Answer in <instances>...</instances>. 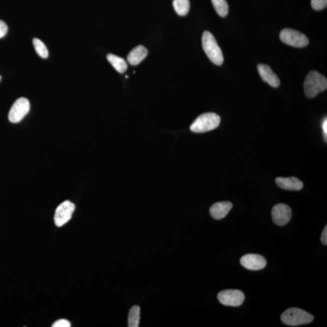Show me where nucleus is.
<instances>
[{
	"mask_svg": "<svg viewBox=\"0 0 327 327\" xmlns=\"http://www.w3.org/2000/svg\"><path fill=\"white\" fill-rule=\"evenodd\" d=\"M327 88V79L316 70L311 71L306 76L304 83V93L307 98L316 97Z\"/></svg>",
	"mask_w": 327,
	"mask_h": 327,
	"instance_id": "f257e3e1",
	"label": "nucleus"
},
{
	"mask_svg": "<svg viewBox=\"0 0 327 327\" xmlns=\"http://www.w3.org/2000/svg\"><path fill=\"white\" fill-rule=\"evenodd\" d=\"M202 44L205 53L213 63L217 65L223 64L224 56L217 40L209 31H205L202 37Z\"/></svg>",
	"mask_w": 327,
	"mask_h": 327,
	"instance_id": "f03ea898",
	"label": "nucleus"
},
{
	"mask_svg": "<svg viewBox=\"0 0 327 327\" xmlns=\"http://www.w3.org/2000/svg\"><path fill=\"white\" fill-rule=\"evenodd\" d=\"M281 320L286 325L298 326L311 323L314 317L309 313L298 308L287 309L281 317Z\"/></svg>",
	"mask_w": 327,
	"mask_h": 327,
	"instance_id": "7ed1b4c3",
	"label": "nucleus"
},
{
	"mask_svg": "<svg viewBox=\"0 0 327 327\" xmlns=\"http://www.w3.org/2000/svg\"><path fill=\"white\" fill-rule=\"evenodd\" d=\"M220 116L215 113H206L199 116L190 126L195 133H204L214 130L220 125Z\"/></svg>",
	"mask_w": 327,
	"mask_h": 327,
	"instance_id": "20e7f679",
	"label": "nucleus"
},
{
	"mask_svg": "<svg viewBox=\"0 0 327 327\" xmlns=\"http://www.w3.org/2000/svg\"><path fill=\"white\" fill-rule=\"evenodd\" d=\"M280 36L284 43L295 47H306L309 43V39L305 34L289 28L281 31Z\"/></svg>",
	"mask_w": 327,
	"mask_h": 327,
	"instance_id": "39448f33",
	"label": "nucleus"
},
{
	"mask_svg": "<svg viewBox=\"0 0 327 327\" xmlns=\"http://www.w3.org/2000/svg\"><path fill=\"white\" fill-rule=\"evenodd\" d=\"M30 110V102L27 98H20L14 102L8 113V120L12 123L20 122Z\"/></svg>",
	"mask_w": 327,
	"mask_h": 327,
	"instance_id": "423d86ee",
	"label": "nucleus"
},
{
	"mask_svg": "<svg viewBox=\"0 0 327 327\" xmlns=\"http://www.w3.org/2000/svg\"><path fill=\"white\" fill-rule=\"evenodd\" d=\"M218 299L224 306L239 307L243 304L245 296L238 290H226L219 293Z\"/></svg>",
	"mask_w": 327,
	"mask_h": 327,
	"instance_id": "0eeeda50",
	"label": "nucleus"
},
{
	"mask_svg": "<svg viewBox=\"0 0 327 327\" xmlns=\"http://www.w3.org/2000/svg\"><path fill=\"white\" fill-rule=\"evenodd\" d=\"M75 209V204L69 201H65L59 205L54 216L55 225L58 227L63 226L72 218Z\"/></svg>",
	"mask_w": 327,
	"mask_h": 327,
	"instance_id": "6e6552de",
	"label": "nucleus"
},
{
	"mask_svg": "<svg viewBox=\"0 0 327 327\" xmlns=\"http://www.w3.org/2000/svg\"><path fill=\"white\" fill-rule=\"evenodd\" d=\"M292 210L288 205L278 204L273 207L272 217L276 225L284 226L289 223L292 218Z\"/></svg>",
	"mask_w": 327,
	"mask_h": 327,
	"instance_id": "1a4fd4ad",
	"label": "nucleus"
},
{
	"mask_svg": "<svg viewBox=\"0 0 327 327\" xmlns=\"http://www.w3.org/2000/svg\"><path fill=\"white\" fill-rule=\"evenodd\" d=\"M242 266L250 270H260L265 268L267 264L266 259L258 254H247L241 258Z\"/></svg>",
	"mask_w": 327,
	"mask_h": 327,
	"instance_id": "9d476101",
	"label": "nucleus"
},
{
	"mask_svg": "<svg viewBox=\"0 0 327 327\" xmlns=\"http://www.w3.org/2000/svg\"><path fill=\"white\" fill-rule=\"evenodd\" d=\"M259 73L263 80L270 86L278 87L280 86V80L277 74L274 72L268 65L260 64L258 65Z\"/></svg>",
	"mask_w": 327,
	"mask_h": 327,
	"instance_id": "9b49d317",
	"label": "nucleus"
},
{
	"mask_svg": "<svg viewBox=\"0 0 327 327\" xmlns=\"http://www.w3.org/2000/svg\"><path fill=\"white\" fill-rule=\"evenodd\" d=\"M232 207L233 204L231 202H220L212 205L210 209V213L213 219L220 220L228 215Z\"/></svg>",
	"mask_w": 327,
	"mask_h": 327,
	"instance_id": "f8f14e48",
	"label": "nucleus"
},
{
	"mask_svg": "<svg viewBox=\"0 0 327 327\" xmlns=\"http://www.w3.org/2000/svg\"><path fill=\"white\" fill-rule=\"evenodd\" d=\"M276 183L281 189L292 190H300L303 189L304 184L302 181L296 177L283 178L278 177L276 178Z\"/></svg>",
	"mask_w": 327,
	"mask_h": 327,
	"instance_id": "ddd939ff",
	"label": "nucleus"
},
{
	"mask_svg": "<svg viewBox=\"0 0 327 327\" xmlns=\"http://www.w3.org/2000/svg\"><path fill=\"white\" fill-rule=\"evenodd\" d=\"M148 51L146 47L143 45H138L129 53L127 61L131 65H138L146 57Z\"/></svg>",
	"mask_w": 327,
	"mask_h": 327,
	"instance_id": "4468645a",
	"label": "nucleus"
},
{
	"mask_svg": "<svg viewBox=\"0 0 327 327\" xmlns=\"http://www.w3.org/2000/svg\"><path fill=\"white\" fill-rule=\"evenodd\" d=\"M107 58L117 72L121 73L126 72L127 69V64L124 59L112 53L108 54Z\"/></svg>",
	"mask_w": 327,
	"mask_h": 327,
	"instance_id": "2eb2a0df",
	"label": "nucleus"
},
{
	"mask_svg": "<svg viewBox=\"0 0 327 327\" xmlns=\"http://www.w3.org/2000/svg\"><path fill=\"white\" fill-rule=\"evenodd\" d=\"M173 5L176 12L180 16H186L189 12V0H173Z\"/></svg>",
	"mask_w": 327,
	"mask_h": 327,
	"instance_id": "dca6fc26",
	"label": "nucleus"
},
{
	"mask_svg": "<svg viewBox=\"0 0 327 327\" xmlns=\"http://www.w3.org/2000/svg\"><path fill=\"white\" fill-rule=\"evenodd\" d=\"M140 320V307L134 306L130 309L128 317L129 327H138Z\"/></svg>",
	"mask_w": 327,
	"mask_h": 327,
	"instance_id": "f3484780",
	"label": "nucleus"
},
{
	"mask_svg": "<svg viewBox=\"0 0 327 327\" xmlns=\"http://www.w3.org/2000/svg\"><path fill=\"white\" fill-rule=\"evenodd\" d=\"M216 12L221 17H226L229 13V5L226 0H212Z\"/></svg>",
	"mask_w": 327,
	"mask_h": 327,
	"instance_id": "a211bd4d",
	"label": "nucleus"
},
{
	"mask_svg": "<svg viewBox=\"0 0 327 327\" xmlns=\"http://www.w3.org/2000/svg\"><path fill=\"white\" fill-rule=\"evenodd\" d=\"M33 44L36 52L42 58H47L49 55V52L45 44L38 38H33Z\"/></svg>",
	"mask_w": 327,
	"mask_h": 327,
	"instance_id": "6ab92c4d",
	"label": "nucleus"
},
{
	"mask_svg": "<svg viewBox=\"0 0 327 327\" xmlns=\"http://www.w3.org/2000/svg\"><path fill=\"white\" fill-rule=\"evenodd\" d=\"M311 4L316 10H323L327 7V0H312Z\"/></svg>",
	"mask_w": 327,
	"mask_h": 327,
	"instance_id": "aec40b11",
	"label": "nucleus"
},
{
	"mask_svg": "<svg viewBox=\"0 0 327 327\" xmlns=\"http://www.w3.org/2000/svg\"><path fill=\"white\" fill-rule=\"evenodd\" d=\"M52 327H70L71 324L69 321L65 320H60L56 321L52 326Z\"/></svg>",
	"mask_w": 327,
	"mask_h": 327,
	"instance_id": "412c9836",
	"label": "nucleus"
},
{
	"mask_svg": "<svg viewBox=\"0 0 327 327\" xmlns=\"http://www.w3.org/2000/svg\"><path fill=\"white\" fill-rule=\"evenodd\" d=\"M8 30V27L4 21L0 20V38H2L6 35Z\"/></svg>",
	"mask_w": 327,
	"mask_h": 327,
	"instance_id": "4be33fe9",
	"label": "nucleus"
},
{
	"mask_svg": "<svg viewBox=\"0 0 327 327\" xmlns=\"http://www.w3.org/2000/svg\"><path fill=\"white\" fill-rule=\"evenodd\" d=\"M321 240L324 245L326 246L327 244V226H326L325 228L323 230L322 235H321Z\"/></svg>",
	"mask_w": 327,
	"mask_h": 327,
	"instance_id": "5701e85b",
	"label": "nucleus"
},
{
	"mask_svg": "<svg viewBox=\"0 0 327 327\" xmlns=\"http://www.w3.org/2000/svg\"><path fill=\"white\" fill-rule=\"evenodd\" d=\"M323 128L324 139H325V141H326V142L327 143V118H326V119H324V121L323 122Z\"/></svg>",
	"mask_w": 327,
	"mask_h": 327,
	"instance_id": "b1692460",
	"label": "nucleus"
},
{
	"mask_svg": "<svg viewBox=\"0 0 327 327\" xmlns=\"http://www.w3.org/2000/svg\"><path fill=\"white\" fill-rule=\"evenodd\" d=\"M1 76H0V81H1Z\"/></svg>",
	"mask_w": 327,
	"mask_h": 327,
	"instance_id": "393cba45",
	"label": "nucleus"
},
{
	"mask_svg": "<svg viewBox=\"0 0 327 327\" xmlns=\"http://www.w3.org/2000/svg\"><path fill=\"white\" fill-rule=\"evenodd\" d=\"M126 78H128V76L126 75Z\"/></svg>",
	"mask_w": 327,
	"mask_h": 327,
	"instance_id": "a878e982",
	"label": "nucleus"
}]
</instances>
